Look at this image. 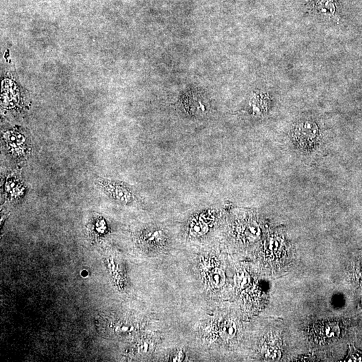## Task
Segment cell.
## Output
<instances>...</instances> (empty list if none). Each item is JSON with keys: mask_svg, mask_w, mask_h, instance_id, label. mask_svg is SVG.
<instances>
[{"mask_svg": "<svg viewBox=\"0 0 362 362\" xmlns=\"http://www.w3.org/2000/svg\"><path fill=\"white\" fill-rule=\"evenodd\" d=\"M221 333L222 336L227 339H232L236 336L237 333V326L232 321H228L224 322L221 327Z\"/></svg>", "mask_w": 362, "mask_h": 362, "instance_id": "277c9868", "label": "cell"}, {"mask_svg": "<svg viewBox=\"0 0 362 362\" xmlns=\"http://www.w3.org/2000/svg\"><path fill=\"white\" fill-rule=\"evenodd\" d=\"M317 125L310 121L300 123L294 132V139L301 148H311L317 141Z\"/></svg>", "mask_w": 362, "mask_h": 362, "instance_id": "6da1fadb", "label": "cell"}, {"mask_svg": "<svg viewBox=\"0 0 362 362\" xmlns=\"http://www.w3.org/2000/svg\"><path fill=\"white\" fill-rule=\"evenodd\" d=\"M234 282L238 288L243 289L248 286L250 282V276L247 272L241 271L238 272L234 278Z\"/></svg>", "mask_w": 362, "mask_h": 362, "instance_id": "5b68a950", "label": "cell"}, {"mask_svg": "<svg viewBox=\"0 0 362 362\" xmlns=\"http://www.w3.org/2000/svg\"><path fill=\"white\" fill-rule=\"evenodd\" d=\"M162 238V232L161 231H155V232L150 233L146 236L147 241L150 243H158L161 241Z\"/></svg>", "mask_w": 362, "mask_h": 362, "instance_id": "52a82bcc", "label": "cell"}, {"mask_svg": "<svg viewBox=\"0 0 362 362\" xmlns=\"http://www.w3.org/2000/svg\"><path fill=\"white\" fill-rule=\"evenodd\" d=\"M99 184L112 198L120 201H126L130 199L128 191L123 189L122 186L120 184L107 180L100 181Z\"/></svg>", "mask_w": 362, "mask_h": 362, "instance_id": "7a4b0ae2", "label": "cell"}, {"mask_svg": "<svg viewBox=\"0 0 362 362\" xmlns=\"http://www.w3.org/2000/svg\"><path fill=\"white\" fill-rule=\"evenodd\" d=\"M324 333L329 338H338L340 333V327L335 322L328 323L324 328Z\"/></svg>", "mask_w": 362, "mask_h": 362, "instance_id": "8992f818", "label": "cell"}, {"mask_svg": "<svg viewBox=\"0 0 362 362\" xmlns=\"http://www.w3.org/2000/svg\"><path fill=\"white\" fill-rule=\"evenodd\" d=\"M184 359V354L183 353L181 352H179L178 353H176V354H174L173 358H172V361L173 362H182V360Z\"/></svg>", "mask_w": 362, "mask_h": 362, "instance_id": "ba28073f", "label": "cell"}, {"mask_svg": "<svg viewBox=\"0 0 362 362\" xmlns=\"http://www.w3.org/2000/svg\"><path fill=\"white\" fill-rule=\"evenodd\" d=\"M209 282L212 284L213 287L220 288L225 284V274L223 270L220 268L213 270L209 273Z\"/></svg>", "mask_w": 362, "mask_h": 362, "instance_id": "3957f363", "label": "cell"}]
</instances>
